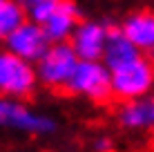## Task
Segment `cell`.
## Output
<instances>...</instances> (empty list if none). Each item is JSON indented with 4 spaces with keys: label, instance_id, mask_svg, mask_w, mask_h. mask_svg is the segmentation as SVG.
<instances>
[{
    "label": "cell",
    "instance_id": "obj_11",
    "mask_svg": "<svg viewBox=\"0 0 154 152\" xmlns=\"http://www.w3.org/2000/svg\"><path fill=\"white\" fill-rule=\"evenodd\" d=\"M123 105L116 112V119L123 128L130 130H150L154 123V103L150 98H132V101H121Z\"/></svg>",
    "mask_w": 154,
    "mask_h": 152
},
{
    "label": "cell",
    "instance_id": "obj_2",
    "mask_svg": "<svg viewBox=\"0 0 154 152\" xmlns=\"http://www.w3.org/2000/svg\"><path fill=\"white\" fill-rule=\"evenodd\" d=\"M152 81H154L152 60L145 56H139L136 60L109 72L112 98H119V101L141 98L152 90Z\"/></svg>",
    "mask_w": 154,
    "mask_h": 152
},
{
    "label": "cell",
    "instance_id": "obj_5",
    "mask_svg": "<svg viewBox=\"0 0 154 152\" xmlns=\"http://www.w3.org/2000/svg\"><path fill=\"white\" fill-rule=\"evenodd\" d=\"M5 43H7V49L11 51V54L20 56V58H25L29 63H36L42 56V51L47 49L49 40H47L45 31H42V27L38 23L25 18L23 23L5 38Z\"/></svg>",
    "mask_w": 154,
    "mask_h": 152
},
{
    "label": "cell",
    "instance_id": "obj_3",
    "mask_svg": "<svg viewBox=\"0 0 154 152\" xmlns=\"http://www.w3.org/2000/svg\"><path fill=\"white\" fill-rule=\"evenodd\" d=\"M65 92L87 96L94 103H109L112 101L109 70L98 60H78L65 85Z\"/></svg>",
    "mask_w": 154,
    "mask_h": 152
},
{
    "label": "cell",
    "instance_id": "obj_12",
    "mask_svg": "<svg viewBox=\"0 0 154 152\" xmlns=\"http://www.w3.org/2000/svg\"><path fill=\"white\" fill-rule=\"evenodd\" d=\"M25 20V14L16 0H5L0 2V40H5L11 31Z\"/></svg>",
    "mask_w": 154,
    "mask_h": 152
},
{
    "label": "cell",
    "instance_id": "obj_14",
    "mask_svg": "<svg viewBox=\"0 0 154 152\" xmlns=\"http://www.w3.org/2000/svg\"><path fill=\"white\" fill-rule=\"evenodd\" d=\"M96 150L98 152H109V150H112V141H109V139H98L96 141Z\"/></svg>",
    "mask_w": 154,
    "mask_h": 152
},
{
    "label": "cell",
    "instance_id": "obj_8",
    "mask_svg": "<svg viewBox=\"0 0 154 152\" xmlns=\"http://www.w3.org/2000/svg\"><path fill=\"white\" fill-rule=\"evenodd\" d=\"M139 56H143V51H139L125 38L121 27H116V25H107L105 27V47H103V56L100 58H105V67L109 72L136 60Z\"/></svg>",
    "mask_w": 154,
    "mask_h": 152
},
{
    "label": "cell",
    "instance_id": "obj_6",
    "mask_svg": "<svg viewBox=\"0 0 154 152\" xmlns=\"http://www.w3.org/2000/svg\"><path fill=\"white\" fill-rule=\"evenodd\" d=\"M0 125L18 128V130H25V132H34V134L54 132L56 128L51 119L29 112V107L23 105L18 98H7V96H0Z\"/></svg>",
    "mask_w": 154,
    "mask_h": 152
},
{
    "label": "cell",
    "instance_id": "obj_4",
    "mask_svg": "<svg viewBox=\"0 0 154 152\" xmlns=\"http://www.w3.org/2000/svg\"><path fill=\"white\" fill-rule=\"evenodd\" d=\"M36 70L29 60L11 51H0V96L29 98L36 87Z\"/></svg>",
    "mask_w": 154,
    "mask_h": 152
},
{
    "label": "cell",
    "instance_id": "obj_13",
    "mask_svg": "<svg viewBox=\"0 0 154 152\" xmlns=\"http://www.w3.org/2000/svg\"><path fill=\"white\" fill-rule=\"evenodd\" d=\"M16 2L20 5V9H23L25 18L27 20H34V23H42V20L47 18L54 9L58 7V2L60 0H16Z\"/></svg>",
    "mask_w": 154,
    "mask_h": 152
},
{
    "label": "cell",
    "instance_id": "obj_7",
    "mask_svg": "<svg viewBox=\"0 0 154 152\" xmlns=\"http://www.w3.org/2000/svg\"><path fill=\"white\" fill-rule=\"evenodd\" d=\"M67 40L78 60H100L105 47V25L89 23V20L78 23Z\"/></svg>",
    "mask_w": 154,
    "mask_h": 152
},
{
    "label": "cell",
    "instance_id": "obj_10",
    "mask_svg": "<svg viewBox=\"0 0 154 152\" xmlns=\"http://www.w3.org/2000/svg\"><path fill=\"white\" fill-rule=\"evenodd\" d=\"M121 31L139 51L152 54L154 47V16L150 11H136L127 16L125 23L121 25Z\"/></svg>",
    "mask_w": 154,
    "mask_h": 152
},
{
    "label": "cell",
    "instance_id": "obj_15",
    "mask_svg": "<svg viewBox=\"0 0 154 152\" xmlns=\"http://www.w3.org/2000/svg\"><path fill=\"white\" fill-rule=\"evenodd\" d=\"M0 2H5V0H0Z\"/></svg>",
    "mask_w": 154,
    "mask_h": 152
},
{
    "label": "cell",
    "instance_id": "obj_9",
    "mask_svg": "<svg viewBox=\"0 0 154 152\" xmlns=\"http://www.w3.org/2000/svg\"><path fill=\"white\" fill-rule=\"evenodd\" d=\"M78 20H81V16H78L76 5L72 0H60L58 7L40 23V27L49 43H63V40L69 38L74 27L78 25Z\"/></svg>",
    "mask_w": 154,
    "mask_h": 152
},
{
    "label": "cell",
    "instance_id": "obj_1",
    "mask_svg": "<svg viewBox=\"0 0 154 152\" xmlns=\"http://www.w3.org/2000/svg\"><path fill=\"white\" fill-rule=\"evenodd\" d=\"M76 54L69 47L67 40L63 43H49L47 49L42 51V56L36 60V78L47 85L49 90H58V92H65V85L69 81L74 67H76Z\"/></svg>",
    "mask_w": 154,
    "mask_h": 152
}]
</instances>
